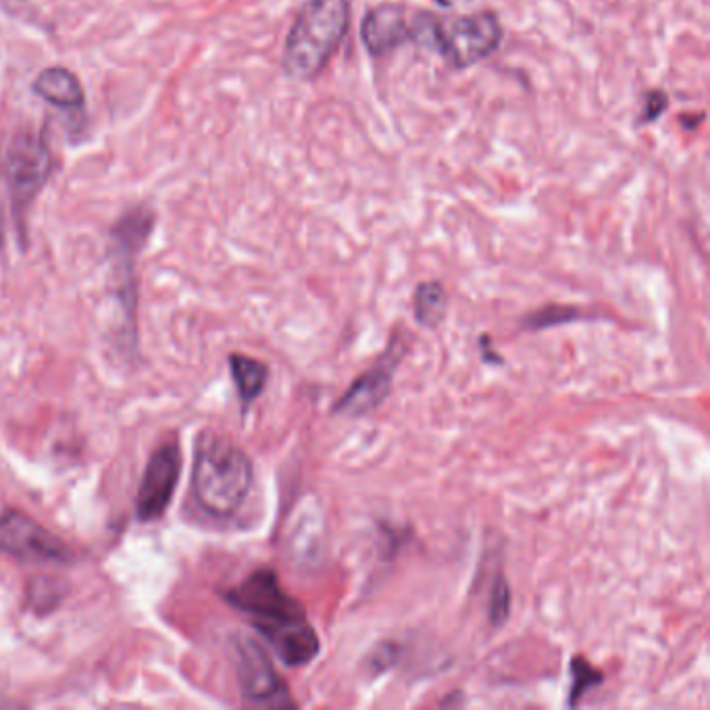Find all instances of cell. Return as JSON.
Masks as SVG:
<instances>
[{
    "label": "cell",
    "instance_id": "obj_1",
    "mask_svg": "<svg viewBox=\"0 0 710 710\" xmlns=\"http://www.w3.org/2000/svg\"><path fill=\"white\" fill-rule=\"evenodd\" d=\"M226 600L251 619L286 667H305L319 656L321 642L305 608L293 598L272 566H261L226 592Z\"/></svg>",
    "mask_w": 710,
    "mask_h": 710
},
{
    "label": "cell",
    "instance_id": "obj_2",
    "mask_svg": "<svg viewBox=\"0 0 710 710\" xmlns=\"http://www.w3.org/2000/svg\"><path fill=\"white\" fill-rule=\"evenodd\" d=\"M252 488L249 455L230 438L205 432L196 442L192 465V496L217 519H228L240 511Z\"/></svg>",
    "mask_w": 710,
    "mask_h": 710
},
{
    "label": "cell",
    "instance_id": "obj_3",
    "mask_svg": "<svg viewBox=\"0 0 710 710\" xmlns=\"http://www.w3.org/2000/svg\"><path fill=\"white\" fill-rule=\"evenodd\" d=\"M351 23L348 0H309L294 20L284 48L286 73L307 82L330 64Z\"/></svg>",
    "mask_w": 710,
    "mask_h": 710
},
{
    "label": "cell",
    "instance_id": "obj_4",
    "mask_svg": "<svg viewBox=\"0 0 710 710\" xmlns=\"http://www.w3.org/2000/svg\"><path fill=\"white\" fill-rule=\"evenodd\" d=\"M236 673L244 700L252 707L294 709L296 702L286 682L275 671L272 656L263 644L249 635L236 638Z\"/></svg>",
    "mask_w": 710,
    "mask_h": 710
},
{
    "label": "cell",
    "instance_id": "obj_5",
    "mask_svg": "<svg viewBox=\"0 0 710 710\" xmlns=\"http://www.w3.org/2000/svg\"><path fill=\"white\" fill-rule=\"evenodd\" d=\"M502 41L501 22L492 13L465 15L453 22H438L436 48L459 69L490 57Z\"/></svg>",
    "mask_w": 710,
    "mask_h": 710
},
{
    "label": "cell",
    "instance_id": "obj_6",
    "mask_svg": "<svg viewBox=\"0 0 710 710\" xmlns=\"http://www.w3.org/2000/svg\"><path fill=\"white\" fill-rule=\"evenodd\" d=\"M404 342L400 335H392L388 348L379 355L376 363L351 383V388L340 397L334 404L335 415L348 417H363L376 411L377 406L390 397L392 381L397 374L398 365L404 356Z\"/></svg>",
    "mask_w": 710,
    "mask_h": 710
},
{
    "label": "cell",
    "instance_id": "obj_7",
    "mask_svg": "<svg viewBox=\"0 0 710 710\" xmlns=\"http://www.w3.org/2000/svg\"><path fill=\"white\" fill-rule=\"evenodd\" d=\"M0 550L22 561L65 564L73 559L64 540L18 511L0 517Z\"/></svg>",
    "mask_w": 710,
    "mask_h": 710
},
{
    "label": "cell",
    "instance_id": "obj_8",
    "mask_svg": "<svg viewBox=\"0 0 710 710\" xmlns=\"http://www.w3.org/2000/svg\"><path fill=\"white\" fill-rule=\"evenodd\" d=\"M180 471L182 453L175 442L163 444L152 453L136 496L138 522H154L165 515L180 481Z\"/></svg>",
    "mask_w": 710,
    "mask_h": 710
},
{
    "label": "cell",
    "instance_id": "obj_9",
    "mask_svg": "<svg viewBox=\"0 0 710 710\" xmlns=\"http://www.w3.org/2000/svg\"><path fill=\"white\" fill-rule=\"evenodd\" d=\"M50 152L34 136H20L7 157V178L18 217L32 205L50 175Z\"/></svg>",
    "mask_w": 710,
    "mask_h": 710
},
{
    "label": "cell",
    "instance_id": "obj_10",
    "mask_svg": "<svg viewBox=\"0 0 710 710\" xmlns=\"http://www.w3.org/2000/svg\"><path fill=\"white\" fill-rule=\"evenodd\" d=\"M152 228V215L145 209L131 210L113 231L115 267L119 275V298L126 309L127 323L134 321V259L147 242Z\"/></svg>",
    "mask_w": 710,
    "mask_h": 710
},
{
    "label": "cell",
    "instance_id": "obj_11",
    "mask_svg": "<svg viewBox=\"0 0 710 710\" xmlns=\"http://www.w3.org/2000/svg\"><path fill=\"white\" fill-rule=\"evenodd\" d=\"M415 18L400 4H379L363 22V43L374 55H386L413 41Z\"/></svg>",
    "mask_w": 710,
    "mask_h": 710
},
{
    "label": "cell",
    "instance_id": "obj_12",
    "mask_svg": "<svg viewBox=\"0 0 710 710\" xmlns=\"http://www.w3.org/2000/svg\"><path fill=\"white\" fill-rule=\"evenodd\" d=\"M34 90L46 103L65 111L84 106V90L80 80L65 67H48L36 78Z\"/></svg>",
    "mask_w": 710,
    "mask_h": 710
},
{
    "label": "cell",
    "instance_id": "obj_13",
    "mask_svg": "<svg viewBox=\"0 0 710 710\" xmlns=\"http://www.w3.org/2000/svg\"><path fill=\"white\" fill-rule=\"evenodd\" d=\"M230 371L242 409L247 411L252 402L263 394L270 379V367L252 356L231 355Z\"/></svg>",
    "mask_w": 710,
    "mask_h": 710
},
{
    "label": "cell",
    "instance_id": "obj_14",
    "mask_svg": "<svg viewBox=\"0 0 710 710\" xmlns=\"http://www.w3.org/2000/svg\"><path fill=\"white\" fill-rule=\"evenodd\" d=\"M413 311L419 325L436 330L448 311V294L439 282L419 284L413 298Z\"/></svg>",
    "mask_w": 710,
    "mask_h": 710
},
{
    "label": "cell",
    "instance_id": "obj_15",
    "mask_svg": "<svg viewBox=\"0 0 710 710\" xmlns=\"http://www.w3.org/2000/svg\"><path fill=\"white\" fill-rule=\"evenodd\" d=\"M300 511H302V515H300L302 527H311V542L307 538H302V531L298 527H294L290 548H293V554L296 559H314V554L323 550V543H321V538H323L321 511L313 508V506H307V508H300Z\"/></svg>",
    "mask_w": 710,
    "mask_h": 710
},
{
    "label": "cell",
    "instance_id": "obj_16",
    "mask_svg": "<svg viewBox=\"0 0 710 710\" xmlns=\"http://www.w3.org/2000/svg\"><path fill=\"white\" fill-rule=\"evenodd\" d=\"M605 682L603 671L589 665L584 656L571 659V689H569V707H577L589 689L598 688Z\"/></svg>",
    "mask_w": 710,
    "mask_h": 710
},
{
    "label": "cell",
    "instance_id": "obj_17",
    "mask_svg": "<svg viewBox=\"0 0 710 710\" xmlns=\"http://www.w3.org/2000/svg\"><path fill=\"white\" fill-rule=\"evenodd\" d=\"M585 319L582 309L577 307H561V305H550L538 309L536 313L527 314L522 321L523 330H548V328H557V325H564V323H573Z\"/></svg>",
    "mask_w": 710,
    "mask_h": 710
},
{
    "label": "cell",
    "instance_id": "obj_18",
    "mask_svg": "<svg viewBox=\"0 0 710 710\" xmlns=\"http://www.w3.org/2000/svg\"><path fill=\"white\" fill-rule=\"evenodd\" d=\"M511 605H513V598H511V587H508V582L506 577L499 573L492 582V589H490V600H488V617H490V623L494 627H502L508 617H511Z\"/></svg>",
    "mask_w": 710,
    "mask_h": 710
},
{
    "label": "cell",
    "instance_id": "obj_19",
    "mask_svg": "<svg viewBox=\"0 0 710 710\" xmlns=\"http://www.w3.org/2000/svg\"><path fill=\"white\" fill-rule=\"evenodd\" d=\"M65 589L67 587L55 580H36L30 585L27 596L32 606L43 612V610H53L64 600Z\"/></svg>",
    "mask_w": 710,
    "mask_h": 710
},
{
    "label": "cell",
    "instance_id": "obj_20",
    "mask_svg": "<svg viewBox=\"0 0 710 710\" xmlns=\"http://www.w3.org/2000/svg\"><path fill=\"white\" fill-rule=\"evenodd\" d=\"M667 108V96H665V92H650L648 94V105H646V111L642 113V122L644 124H648V122H654L663 111Z\"/></svg>",
    "mask_w": 710,
    "mask_h": 710
},
{
    "label": "cell",
    "instance_id": "obj_21",
    "mask_svg": "<svg viewBox=\"0 0 710 710\" xmlns=\"http://www.w3.org/2000/svg\"><path fill=\"white\" fill-rule=\"evenodd\" d=\"M398 648L392 646V644H383L376 650V659L371 661L374 665V671H383V668L390 667L392 663H397Z\"/></svg>",
    "mask_w": 710,
    "mask_h": 710
},
{
    "label": "cell",
    "instance_id": "obj_22",
    "mask_svg": "<svg viewBox=\"0 0 710 710\" xmlns=\"http://www.w3.org/2000/svg\"><path fill=\"white\" fill-rule=\"evenodd\" d=\"M480 342L481 360H483V363H488V365H504L502 356L492 348L488 335H481Z\"/></svg>",
    "mask_w": 710,
    "mask_h": 710
},
{
    "label": "cell",
    "instance_id": "obj_23",
    "mask_svg": "<svg viewBox=\"0 0 710 710\" xmlns=\"http://www.w3.org/2000/svg\"><path fill=\"white\" fill-rule=\"evenodd\" d=\"M0 247H2V209H0Z\"/></svg>",
    "mask_w": 710,
    "mask_h": 710
},
{
    "label": "cell",
    "instance_id": "obj_24",
    "mask_svg": "<svg viewBox=\"0 0 710 710\" xmlns=\"http://www.w3.org/2000/svg\"><path fill=\"white\" fill-rule=\"evenodd\" d=\"M0 707H4V702H2V700H0Z\"/></svg>",
    "mask_w": 710,
    "mask_h": 710
}]
</instances>
